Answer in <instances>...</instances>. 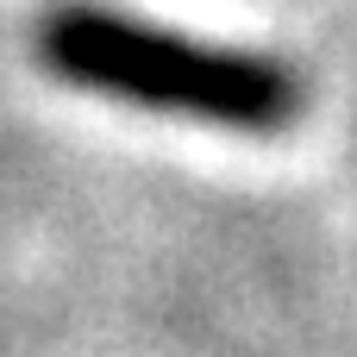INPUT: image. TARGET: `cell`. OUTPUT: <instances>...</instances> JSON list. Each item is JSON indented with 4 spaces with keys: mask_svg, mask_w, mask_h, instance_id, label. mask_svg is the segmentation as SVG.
<instances>
[{
    "mask_svg": "<svg viewBox=\"0 0 357 357\" xmlns=\"http://www.w3.org/2000/svg\"><path fill=\"white\" fill-rule=\"evenodd\" d=\"M31 50L56 82L169 119H201L226 132H282L301 113V82L276 56L226 50L94 0H63L38 13Z\"/></svg>",
    "mask_w": 357,
    "mask_h": 357,
    "instance_id": "obj_1",
    "label": "cell"
}]
</instances>
